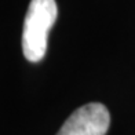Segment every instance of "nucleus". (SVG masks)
<instances>
[{"label":"nucleus","instance_id":"nucleus-1","mask_svg":"<svg viewBox=\"0 0 135 135\" xmlns=\"http://www.w3.org/2000/svg\"><path fill=\"white\" fill-rule=\"evenodd\" d=\"M58 17L55 0H30L22 32V52L30 62L46 55L48 32Z\"/></svg>","mask_w":135,"mask_h":135},{"label":"nucleus","instance_id":"nucleus-2","mask_svg":"<svg viewBox=\"0 0 135 135\" xmlns=\"http://www.w3.org/2000/svg\"><path fill=\"white\" fill-rule=\"evenodd\" d=\"M109 124L110 114L106 106L99 102H91L76 109L57 135H105Z\"/></svg>","mask_w":135,"mask_h":135}]
</instances>
